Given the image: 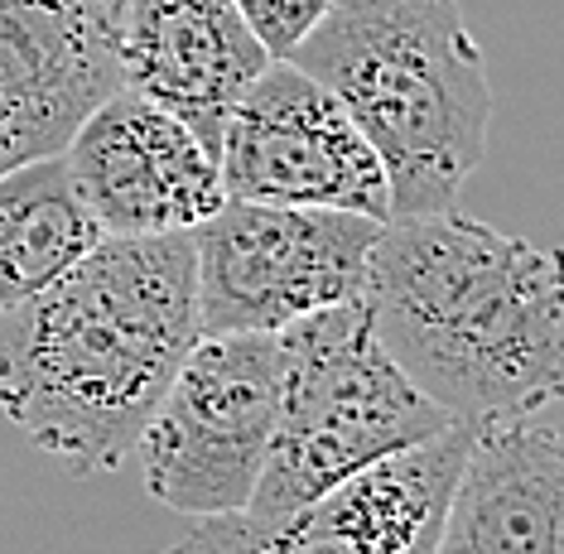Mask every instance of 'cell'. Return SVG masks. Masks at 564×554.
I'll return each mask as SVG.
<instances>
[{
    "label": "cell",
    "instance_id": "obj_1",
    "mask_svg": "<svg viewBox=\"0 0 564 554\" xmlns=\"http://www.w3.org/2000/svg\"><path fill=\"white\" fill-rule=\"evenodd\" d=\"M198 338L194 237H101L0 314V415L83 478L117 472Z\"/></svg>",
    "mask_w": 564,
    "mask_h": 554
},
{
    "label": "cell",
    "instance_id": "obj_2",
    "mask_svg": "<svg viewBox=\"0 0 564 554\" xmlns=\"http://www.w3.org/2000/svg\"><path fill=\"white\" fill-rule=\"evenodd\" d=\"M362 304L391 362L454 424L535 420L564 395V251L458 208L381 222Z\"/></svg>",
    "mask_w": 564,
    "mask_h": 554
},
{
    "label": "cell",
    "instance_id": "obj_3",
    "mask_svg": "<svg viewBox=\"0 0 564 554\" xmlns=\"http://www.w3.org/2000/svg\"><path fill=\"white\" fill-rule=\"evenodd\" d=\"M348 107L395 217L458 208L487 154L492 83L458 0H333L285 58Z\"/></svg>",
    "mask_w": 564,
    "mask_h": 554
},
{
    "label": "cell",
    "instance_id": "obj_4",
    "mask_svg": "<svg viewBox=\"0 0 564 554\" xmlns=\"http://www.w3.org/2000/svg\"><path fill=\"white\" fill-rule=\"evenodd\" d=\"M448 420L391 362L362 300L280 328V395L256 517L304 507L405 448L440 439Z\"/></svg>",
    "mask_w": 564,
    "mask_h": 554
},
{
    "label": "cell",
    "instance_id": "obj_5",
    "mask_svg": "<svg viewBox=\"0 0 564 554\" xmlns=\"http://www.w3.org/2000/svg\"><path fill=\"white\" fill-rule=\"evenodd\" d=\"M280 395V333L198 338L135 454L145 492L178 517L247 511L265 472Z\"/></svg>",
    "mask_w": 564,
    "mask_h": 554
},
{
    "label": "cell",
    "instance_id": "obj_6",
    "mask_svg": "<svg viewBox=\"0 0 564 554\" xmlns=\"http://www.w3.org/2000/svg\"><path fill=\"white\" fill-rule=\"evenodd\" d=\"M381 222L333 208H271L227 198L194 227L198 328L280 333L333 304L362 300Z\"/></svg>",
    "mask_w": 564,
    "mask_h": 554
},
{
    "label": "cell",
    "instance_id": "obj_7",
    "mask_svg": "<svg viewBox=\"0 0 564 554\" xmlns=\"http://www.w3.org/2000/svg\"><path fill=\"white\" fill-rule=\"evenodd\" d=\"M217 174L227 198L271 208H333L391 222V188L377 150L338 97L275 58L227 116Z\"/></svg>",
    "mask_w": 564,
    "mask_h": 554
},
{
    "label": "cell",
    "instance_id": "obj_8",
    "mask_svg": "<svg viewBox=\"0 0 564 554\" xmlns=\"http://www.w3.org/2000/svg\"><path fill=\"white\" fill-rule=\"evenodd\" d=\"M468 439L473 424H448L440 439L405 448L304 507L203 517L170 554H434Z\"/></svg>",
    "mask_w": 564,
    "mask_h": 554
},
{
    "label": "cell",
    "instance_id": "obj_9",
    "mask_svg": "<svg viewBox=\"0 0 564 554\" xmlns=\"http://www.w3.org/2000/svg\"><path fill=\"white\" fill-rule=\"evenodd\" d=\"M126 0H0V174L63 154L121 93Z\"/></svg>",
    "mask_w": 564,
    "mask_h": 554
},
{
    "label": "cell",
    "instance_id": "obj_10",
    "mask_svg": "<svg viewBox=\"0 0 564 554\" xmlns=\"http://www.w3.org/2000/svg\"><path fill=\"white\" fill-rule=\"evenodd\" d=\"M63 160L107 237L194 231L227 203L217 154L174 111L126 87L78 126Z\"/></svg>",
    "mask_w": 564,
    "mask_h": 554
},
{
    "label": "cell",
    "instance_id": "obj_11",
    "mask_svg": "<svg viewBox=\"0 0 564 554\" xmlns=\"http://www.w3.org/2000/svg\"><path fill=\"white\" fill-rule=\"evenodd\" d=\"M271 63L232 0H126L121 87L174 111L213 154L241 93Z\"/></svg>",
    "mask_w": 564,
    "mask_h": 554
},
{
    "label": "cell",
    "instance_id": "obj_12",
    "mask_svg": "<svg viewBox=\"0 0 564 554\" xmlns=\"http://www.w3.org/2000/svg\"><path fill=\"white\" fill-rule=\"evenodd\" d=\"M434 554H564V439L555 424H473Z\"/></svg>",
    "mask_w": 564,
    "mask_h": 554
},
{
    "label": "cell",
    "instance_id": "obj_13",
    "mask_svg": "<svg viewBox=\"0 0 564 554\" xmlns=\"http://www.w3.org/2000/svg\"><path fill=\"white\" fill-rule=\"evenodd\" d=\"M107 237L63 154L0 174V314L63 280Z\"/></svg>",
    "mask_w": 564,
    "mask_h": 554
},
{
    "label": "cell",
    "instance_id": "obj_14",
    "mask_svg": "<svg viewBox=\"0 0 564 554\" xmlns=\"http://www.w3.org/2000/svg\"><path fill=\"white\" fill-rule=\"evenodd\" d=\"M247 30L261 39L271 58H290L294 48L310 39V30L328 15L333 0H232Z\"/></svg>",
    "mask_w": 564,
    "mask_h": 554
},
{
    "label": "cell",
    "instance_id": "obj_15",
    "mask_svg": "<svg viewBox=\"0 0 564 554\" xmlns=\"http://www.w3.org/2000/svg\"><path fill=\"white\" fill-rule=\"evenodd\" d=\"M560 439H564V430H560Z\"/></svg>",
    "mask_w": 564,
    "mask_h": 554
},
{
    "label": "cell",
    "instance_id": "obj_16",
    "mask_svg": "<svg viewBox=\"0 0 564 554\" xmlns=\"http://www.w3.org/2000/svg\"><path fill=\"white\" fill-rule=\"evenodd\" d=\"M164 554H170V550H164Z\"/></svg>",
    "mask_w": 564,
    "mask_h": 554
}]
</instances>
